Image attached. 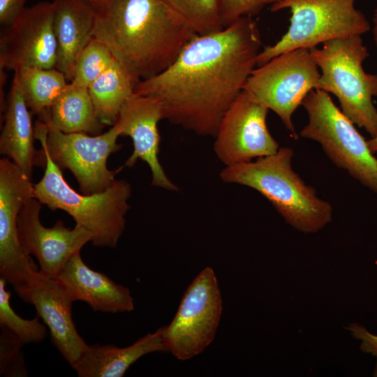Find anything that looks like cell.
<instances>
[{
	"label": "cell",
	"mask_w": 377,
	"mask_h": 377,
	"mask_svg": "<svg viewBox=\"0 0 377 377\" xmlns=\"http://www.w3.org/2000/svg\"><path fill=\"white\" fill-rule=\"evenodd\" d=\"M17 295L35 307L50 331L52 343L72 366L89 345L76 330L72 318L73 302L63 286L57 279L38 272Z\"/></svg>",
	"instance_id": "obj_15"
},
{
	"label": "cell",
	"mask_w": 377,
	"mask_h": 377,
	"mask_svg": "<svg viewBox=\"0 0 377 377\" xmlns=\"http://www.w3.org/2000/svg\"><path fill=\"white\" fill-rule=\"evenodd\" d=\"M222 310L216 274L206 267L185 290L172 320L163 327L168 352L182 361L200 354L216 336Z\"/></svg>",
	"instance_id": "obj_10"
},
{
	"label": "cell",
	"mask_w": 377,
	"mask_h": 377,
	"mask_svg": "<svg viewBox=\"0 0 377 377\" xmlns=\"http://www.w3.org/2000/svg\"><path fill=\"white\" fill-rule=\"evenodd\" d=\"M261 45L257 22L240 17L220 31L198 35L165 71L138 82L134 93L158 100L163 119L214 137L256 68Z\"/></svg>",
	"instance_id": "obj_1"
},
{
	"label": "cell",
	"mask_w": 377,
	"mask_h": 377,
	"mask_svg": "<svg viewBox=\"0 0 377 377\" xmlns=\"http://www.w3.org/2000/svg\"><path fill=\"white\" fill-rule=\"evenodd\" d=\"M41 205L32 198L23 206L17 219L19 241L22 250L37 259L39 272L57 279L69 258L91 242L92 235L79 224L71 229L61 220L45 227L40 221Z\"/></svg>",
	"instance_id": "obj_14"
},
{
	"label": "cell",
	"mask_w": 377,
	"mask_h": 377,
	"mask_svg": "<svg viewBox=\"0 0 377 377\" xmlns=\"http://www.w3.org/2000/svg\"><path fill=\"white\" fill-rule=\"evenodd\" d=\"M197 36L162 0H114L97 11L94 31L135 84L165 71Z\"/></svg>",
	"instance_id": "obj_2"
},
{
	"label": "cell",
	"mask_w": 377,
	"mask_h": 377,
	"mask_svg": "<svg viewBox=\"0 0 377 377\" xmlns=\"http://www.w3.org/2000/svg\"><path fill=\"white\" fill-rule=\"evenodd\" d=\"M34 184L10 158L0 160V275L18 293L39 272L22 249L17 231L18 215L34 198Z\"/></svg>",
	"instance_id": "obj_11"
},
{
	"label": "cell",
	"mask_w": 377,
	"mask_h": 377,
	"mask_svg": "<svg viewBox=\"0 0 377 377\" xmlns=\"http://www.w3.org/2000/svg\"><path fill=\"white\" fill-rule=\"evenodd\" d=\"M57 279L73 302H84L94 311L117 313L134 309L129 289L91 269L83 261L80 251L69 258Z\"/></svg>",
	"instance_id": "obj_17"
},
{
	"label": "cell",
	"mask_w": 377,
	"mask_h": 377,
	"mask_svg": "<svg viewBox=\"0 0 377 377\" xmlns=\"http://www.w3.org/2000/svg\"><path fill=\"white\" fill-rule=\"evenodd\" d=\"M0 375L6 377H26L22 346L25 344L16 334L5 327H1Z\"/></svg>",
	"instance_id": "obj_27"
},
{
	"label": "cell",
	"mask_w": 377,
	"mask_h": 377,
	"mask_svg": "<svg viewBox=\"0 0 377 377\" xmlns=\"http://www.w3.org/2000/svg\"><path fill=\"white\" fill-rule=\"evenodd\" d=\"M33 114L24 99L17 75L14 73L6 98L3 126L0 136V154L10 158L30 179L37 151L34 147Z\"/></svg>",
	"instance_id": "obj_20"
},
{
	"label": "cell",
	"mask_w": 377,
	"mask_h": 377,
	"mask_svg": "<svg viewBox=\"0 0 377 377\" xmlns=\"http://www.w3.org/2000/svg\"><path fill=\"white\" fill-rule=\"evenodd\" d=\"M41 147L35 163L43 166L45 172L42 179L34 184V198L52 211L66 212L77 224L91 232L94 246L115 248L125 229L126 215L131 207V184L125 179H115L104 191L79 193L65 180L61 168L52 160L46 148Z\"/></svg>",
	"instance_id": "obj_4"
},
{
	"label": "cell",
	"mask_w": 377,
	"mask_h": 377,
	"mask_svg": "<svg viewBox=\"0 0 377 377\" xmlns=\"http://www.w3.org/2000/svg\"><path fill=\"white\" fill-rule=\"evenodd\" d=\"M282 0H221L219 16L225 29L239 18L252 17L258 14L268 4H274Z\"/></svg>",
	"instance_id": "obj_28"
},
{
	"label": "cell",
	"mask_w": 377,
	"mask_h": 377,
	"mask_svg": "<svg viewBox=\"0 0 377 377\" xmlns=\"http://www.w3.org/2000/svg\"><path fill=\"white\" fill-rule=\"evenodd\" d=\"M183 16L198 35L224 29L219 16L221 0H162Z\"/></svg>",
	"instance_id": "obj_24"
},
{
	"label": "cell",
	"mask_w": 377,
	"mask_h": 377,
	"mask_svg": "<svg viewBox=\"0 0 377 377\" xmlns=\"http://www.w3.org/2000/svg\"><path fill=\"white\" fill-rule=\"evenodd\" d=\"M56 68L71 81L76 60L94 38L97 10L84 0H53Z\"/></svg>",
	"instance_id": "obj_18"
},
{
	"label": "cell",
	"mask_w": 377,
	"mask_h": 377,
	"mask_svg": "<svg viewBox=\"0 0 377 377\" xmlns=\"http://www.w3.org/2000/svg\"><path fill=\"white\" fill-rule=\"evenodd\" d=\"M269 109L242 90L222 117L214 151L225 166L274 154L279 145L267 125Z\"/></svg>",
	"instance_id": "obj_12"
},
{
	"label": "cell",
	"mask_w": 377,
	"mask_h": 377,
	"mask_svg": "<svg viewBox=\"0 0 377 377\" xmlns=\"http://www.w3.org/2000/svg\"><path fill=\"white\" fill-rule=\"evenodd\" d=\"M17 75L26 104L33 114L45 122L54 101L67 85L65 75L53 68L24 66L14 71Z\"/></svg>",
	"instance_id": "obj_23"
},
{
	"label": "cell",
	"mask_w": 377,
	"mask_h": 377,
	"mask_svg": "<svg viewBox=\"0 0 377 377\" xmlns=\"http://www.w3.org/2000/svg\"><path fill=\"white\" fill-rule=\"evenodd\" d=\"M97 11L102 10L114 0H84Z\"/></svg>",
	"instance_id": "obj_31"
},
{
	"label": "cell",
	"mask_w": 377,
	"mask_h": 377,
	"mask_svg": "<svg viewBox=\"0 0 377 377\" xmlns=\"http://www.w3.org/2000/svg\"><path fill=\"white\" fill-rule=\"evenodd\" d=\"M293 149L279 147L273 154L225 166L219 176L224 183L257 191L296 230L316 232L331 221L332 207L293 169Z\"/></svg>",
	"instance_id": "obj_3"
},
{
	"label": "cell",
	"mask_w": 377,
	"mask_h": 377,
	"mask_svg": "<svg viewBox=\"0 0 377 377\" xmlns=\"http://www.w3.org/2000/svg\"><path fill=\"white\" fill-rule=\"evenodd\" d=\"M320 70L318 89L335 95L342 112L374 138L377 135V75L367 73L362 64L369 57L360 35L327 40L310 49Z\"/></svg>",
	"instance_id": "obj_5"
},
{
	"label": "cell",
	"mask_w": 377,
	"mask_h": 377,
	"mask_svg": "<svg viewBox=\"0 0 377 377\" xmlns=\"http://www.w3.org/2000/svg\"><path fill=\"white\" fill-rule=\"evenodd\" d=\"M53 1L26 7L0 37V69L24 66L53 68L57 64Z\"/></svg>",
	"instance_id": "obj_13"
},
{
	"label": "cell",
	"mask_w": 377,
	"mask_h": 377,
	"mask_svg": "<svg viewBox=\"0 0 377 377\" xmlns=\"http://www.w3.org/2000/svg\"><path fill=\"white\" fill-rule=\"evenodd\" d=\"M65 133L101 134L104 124L99 120L88 88L71 82L52 103L45 122Z\"/></svg>",
	"instance_id": "obj_21"
},
{
	"label": "cell",
	"mask_w": 377,
	"mask_h": 377,
	"mask_svg": "<svg viewBox=\"0 0 377 377\" xmlns=\"http://www.w3.org/2000/svg\"><path fill=\"white\" fill-rule=\"evenodd\" d=\"M372 22H373L372 34H373L374 40V43L377 49V7L376 8L374 13Z\"/></svg>",
	"instance_id": "obj_32"
},
{
	"label": "cell",
	"mask_w": 377,
	"mask_h": 377,
	"mask_svg": "<svg viewBox=\"0 0 377 377\" xmlns=\"http://www.w3.org/2000/svg\"><path fill=\"white\" fill-rule=\"evenodd\" d=\"M377 154V153H376Z\"/></svg>",
	"instance_id": "obj_34"
},
{
	"label": "cell",
	"mask_w": 377,
	"mask_h": 377,
	"mask_svg": "<svg viewBox=\"0 0 377 377\" xmlns=\"http://www.w3.org/2000/svg\"><path fill=\"white\" fill-rule=\"evenodd\" d=\"M302 105L308 123L300 135L318 142L325 155L337 167L372 192L377 193V156L355 124L334 103L329 94L315 89Z\"/></svg>",
	"instance_id": "obj_6"
},
{
	"label": "cell",
	"mask_w": 377,
	"mask_h": 377,
	"mask_svg": "<svg viewBox=\"0 0 377 377\" xmlns=\"http://www.w3.org/2000/svg\"><path fill=\"white\" fill-rule=\"evenodd\" d=\"M352 336L360 340V349L367 353L377 356V335L372 334L365 327L356 323L347 327Z\"/></svg>",
	"instance_id": "obj_29"
},
{
	"label": "cell",
	"mask_w": 377,
	"mask_h": 377,
	"mask_svg": "<svg viewBox=\"0 0 377 377\" xmlns=\"http://www.w3.org/2000/svg\"><path fill=\"white\" fill-rule=\"evenodd\" d=\"M114 60L108 48L94 37L78 56L71 82L88 88Z\"/></svg>",
	"instance_id": "obj_25"
},
{
	"label": "cell",
	"mask_w": 377,
	"mask_h": 377,
	"mask_svg": "<svg viewBox=\"0 0 377 377\" xmlns=\"http://www.w3.org/2000/svg\"><path fill=\"white\" fill-rule=\"evenodd\" d=\"M27 0H0V23L8 27L26 8Z\"/></svg>",
	"instance_id": "obj_30"
},
{
	"label": "cell",
	"mask_w": 377,
	"mask_h": 377,
	"mask_svg": "<svg viewBox=\"0 0 377 377\" xmlns=\"http://www.w3.org/2000/svg\"><path fill=\"white\" fill-rule=\"evenodd\" d=\"M34 133L35 138L46 148L61 170L71 171L82 193L104 191L115 181L117 171L108 168L107 160L121 148L117 142L121 133L116 124L104 133L89 135L84 133H65L38 119Z\"/></svg>",
	"instance_id": "obj_9"
},
{
	"label": "cell",
	"mask_w": 377,
	"mask_h": 377,
	"mask_svg": "<svg viewBox=\"0 0 377 377\" xmlns=\"http://www.w3.org/2000/svg\"><path fill=\"white\" fill-rule=\"evenodd\" d=\"M6 283L0 277V326L10 330L24 343L43 341L47 334L45 325L39 321L38 316L28 320L16 313L10 305L11 294L6 289Z\"/></svg>",
	"instance_id": "obj_26"
},
{
	"label": "cell",
	"mask_w": 377,
	"mask_h": 377,
	"mask_svg": "<svg viewBox=\"0 0 377 377\" xmlns=\"http://www.w3.org/2000/svg\"><path fill=\"white\" fill-rule=\"evenodd\" d=\"M355 0H282L271 5V11L290 8L286 33L273 45L265 47L257 57L260 66L272 58L298 48H313L339 38L369 31L370 24L355 7Z\"/></svg>",
	"instance_id": "obj_7"
},
{
	"label": "cell",
	"mask_w": 377,
	"mask_h": 377,
	"mask_svg": "<svg viewBox=\"0 0 377 377\" xmlns=\"http://www.w3.org/2000/svg\"><path fill=\"white\" fill-rule=\"evenodd\" d=\"M161 119L163 110L158 100L133 93L122 106L114 124L119 127L121 135L129 136L133 140V151L124 166L131 168L141 159L150 168L152 186L177 191L158 157L161 142L158 123Z\"/></svg>",
	"instance_id": "obj_16"
},
{
	"label": "cell",
	"mask_w": 377,
	"mask_h": 377,
	"mask_svg": "<svg viewBox=\"0 0 377 377\" xmlns=\"http://www.w3.org/2000/svg\"><path fill=\"white\" fill-rule=\"evenodd\" d=\"M135 83L119 64L113 63L88 87L96 113L105 126H113Z\"/></svg>",
	"instance_id": "obj_22"
},
{
	"label": "cell",
	"mask_w": 377,
	"mask_h": 377,
	"mask_svg": "<svg viewBox=\"0 0 377 377\" xmlns=\"http://www.w3.org/2000/svg\"><path fill=\"white\" fill-rule=\"evenodd\" d=\"M156 352H168L163 327L126 347L89 345L71 367L79 377H121L140 357Z\"/></svg>",
	"instance_id": "obj_19"
},
{
	"label": "cell",
	"mask_w": 377,
	"mask_h": 377,
	"mask_svg": "<svg viewBox=\"0 0 377 377\" xmlns=\"http://www.w3.org/2000/svg\"><path fill=\"white\" fill-rule=\"evenodd\" d=\"M318 69L310 49H295L254 68L243 90L274 111L297 140L292 116L308 93L318 88Z\"/></svg>",
	"instance_id": "obj_8"
},
{
	"label": "cell",
	"mask_w": 377,
	"mask_h": 377,
	"mask_svg": "<svg viewBox=\"0 0 377 377\" xmlns=\"http://www.w3.org/2000/svg\"><path fill=\"white\" fill-rule=\"evenodd\" d=\"M369 147L370 150L374 153H377V135L371 138L369 140H367Z\"/></svg>",
	"instance_id": "obj_33"
}]
</instances>
